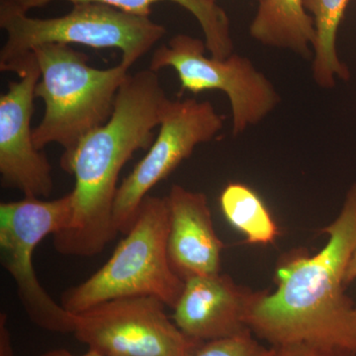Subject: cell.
Masks as SVG:
<instances>
[{
  "label": "cell",
  "instance_id": "cell-19",
  "mask_svg": "<svg viewBox=\"0 0 356 356\" xmlns=\"http://www.w3.org/2000/svg\"><path fill=\"white\" fill-rule=\"evenodd\" d=\"M0 356H14L6 314H1L0 316Z\"/></svg>",
  "mask_w": 356,
  "mask_h": 356
},
{
  "label": "cell",
  "instance_id": "cell-14",
  "mask_svg": "<svg viewBox=\"0 0 356 356\" xmlns=\"http://www.w3.org/2000/svg\"><path fill=\"white\" fill-rule=\"evenodd\" d=\"M250 34L264 46L309 58L316 40L315 22L304 0H261Z\"/></svg>",
  "mask_w": 356,
  "mask_h": 356
},
{
  "label": "cell",
  "instance_id": "cell-10",
  "mask_svg": "<svg viewBox=\"0 0 356 356\" xmlns=\"http://www.w3.org/2000/svg\"><path fill=\"white\" fill-rule=\"evenodd\" d=\"M1 72H15L0 96V177L2 186L17 189L30 197H49L54 189L51 168L36 147L31 127L35 88L40 70L32 53L13 60Z\"/></svg>",
  "mask_w": 356,
  "mask_h": 356
},
{
  "label": "cell",
  "instance_id": "cell-17",
  "mask_svg": "<svg viewBox=\"0 0 356 356\" xmlns=\"http://www.w3.org/2000/svg\"><path fill=\"white\" fill-rule=\"evenodd\" d=\"M269 346H264L248 331L238 336L201 343L191 356H267Z\"/></svg>",
  "mask_w": 356,
  "mask_h": 356
},
{
  "label": "cell",
  "instance_id": "cell-18",
  "mask_svg": "<svg viewBox=\"0 0 356 356\" xmlns=\"http://www.w3.org/2000/svg\"><path fill=\"white\" fill-rule=\"evenodd\" d=\"M267 356H356V355L341 348H332V346L297 343L269 346V353Z\"/></svg>",
  "mask_w": 356,
  "mask_h": 356
},
{
  "label": "cell",
  "instance_id": "cell-15",
  "mask_svg": "<svg viewBox=\"0 0 356 356\" xmlns=\"http://www.w3.org/2000/svg\"><path fill=\"white\" fill-rule=\"evenodd\" d=\"M350 0H304L313 15L316 40L313 44L312 72L314 81L322 88H332L336 79L348 81L350 70L339 57L337 36L339 25Z\"/></svg>",
  "mask_w": 356,
  "mask_h": 356
},
{
  "label": "cell",
  "instance_id": "cell-1",
  "mask_svg": "<svg viewBox=\"0 0 356 356\" xmlns=\"http://www.w3.org/2000/svg\"><path fill=\"white\" fill-rule=\"evenodd\" d=\"M327 236L314 255H285L276 268V289L264 290L248 315V330L269 346L306 343L356 355V301L346 294V271L356 247V182Z\"/></svg>",
  "mask_w": 356,
  "mask_h": 356
},
{
  "label": "cell",
  "instance_id": "cell-16",
  "mask_svg": "<svg viewBox=\"0 0 356 356\" xmlns=\"http://www.w3.org/2000/svg\"><path fill=\"white\" fill-rule=\"evenodd\" d=\"M222 214L250 245L275 242L280 229L261 196L247 184L231 182L220 195Z\"/></svg>",
  "mask_w": 356,
  "mask_h": 356
},
{
  "label": "cell",
  "instance_id": "cell-22",
  "mask_svg": "<svg viewBox=\"0 0 356 356\" xmlns=\"http://www.w3.org/2000/svg\"><path fill=\"white\" fill-rule=\"evenodd\" d=\"M205 1H210V2H216V0H205ZM257 1H261V0H257Z\"/></svg>",
  "mask_w": 356,
  "mask_h": 356
},
{
  "label": "cell",
  "instance_id": "cell-8",
  "mask_svg": "<svg viewBox=\"0 0 356 356\" xmlns=\"http://www.w3.org/2000/svg\"><path fill=\"white\" fill-rule=\"evenodd\" d=\"M165 307L154 297L103 302L74 314L72 334L103 356H191L201 343L185 336Z\"/></svg>",
  "mask_w": 356,
  "mask_h": 356
},
{
  "label": "cell",
  "instance_id": "cell-21",
  "mask_svg": "<svg viewBox=\"0 0 356 356\" xmlns=\"http://www.w3.org/2000/svg\"><path fill=\"white\" fill-rule=\"evenodd\" d=\"M344 281H346V285L350 284V283L356 281V247L355 250H353V254H351L350 262H348Z\"/></svg>",
  "mask_w": 356,
  "mask_h": 356
},
{
  "label": "cell",
  "instance_id": "cell-23",
  "mask_svg": "<svg viewBox=\"0 0 356 356\" xmlns=\"http://www.w3.org/2000/svg\"><path fill=\"white\" fill-rule=\"evenodd\" d=\"M113 356H116V355H113Z\"/></svg>",
  "mask_w": 356,
  "mask_h": 356
},
{
  "label": "cell",
  "instance_id": "cell-2",
  "mask_svg": "<svg viewBox=\"0 0 356 356\" xmlns=\"http://www.w3.org/2000/svg\"><path fill=\"white\" fill-rule=\"evenodd\" d=\"M168 96L151 69L128 74L117 95L113 113L104 125L83 138L60 165L74 175L72 220L54 236L60 254L93 257L116 236L113 208L119 175L134 154L154 140Z\"/></svg>",
  "mask_w": 356,
  "mask_h": 356
},
{
  "label": "cell",
  "instance_id": "cell-13",
  "mask_svg": "<svg viewBox=\"0 0 356 356\" xmlns=\"http://www.w3.org/2000/svg\"><path fill=\"white\" fill-rule=\"evenodd\" d=\"M60 0H0V9L28 13L39 7ZM72 4L93 2L105 4L134 15L149 17L152 7L161 1L179 4L197 19L205 37L206 48L212 57L225 58L233 54L234 44L229 33L228 15L216 2L205 0H65Z\"/></svg>",
  "mask_w": 356,
  "mask_h": 356
},
{
  "label": "cell",
  "instance_id": "cell-5",
  "mask_svg": "<svg viewBox=\"0 0 356 356\" xmlns=\"http://www.w3.org/2000/svg\"><path fill=\"white\" fill-rule=\"evenodd\" d=\"M72 6L65 15L44 19L0 9V27L7 36L0 51V67L38 47L60 44L118 49L122 64L131 69L166 33L163 26L149 17L105 4L83 2Z\"/></svg>",
  "mask_w": 356,
  "mask_h": 356
},
{
  "label": "cell",
  "instance_id": "cell-7",
  "mask_svg": "<svg viewBox=\"0 0 356 356\" xmlns=\"http://www.w3.org/2000/svg\"><path fill=\"white\" fill-rule=\"evenodd\" d=\"M205 42L179 34L154 51L149 69L172 67L181 92L219 90L228 96L234 135H241L266 118L280 103L275 86L248 58L232 54L207 57Z\"/></svg>",
  "mask_w": 356,
  "mask_h": 356
},
{
  "label": "cell",
  "instance_id": "cell-6",
  "mask_svg": "<svg viewBox=\"0 0 356 356\" xmlns=\"http://www.w3.org/2000/svg\"><path fill=\"white\" fill-rule=\"evenodd\" d=\"M72 192L54 200L24 196L0 204L1 262L15 281L21 304L30 320L46 331L72 334L76 315L58 305L42 287L33 266V254L46 236L69 226Z\"/></svg>",
  "mask_w": 356,
  "mask_h": 356
},
{
  "label": "cell",
  "instance_id": "cell-12",
  "mask_svg": "<svg viewBox=\"0 0 356 356\" xmlns=\"http://www.w3.org/2000/svg\"><path fill=\"white\" fill-rule=\"evenodd\" d=\"M165 199L168 254L175 273L184 281L221 273L225 243L215 231L205 194L173 185Z\"/></svg>",
  "mask_w": 356,
  "mask_h": 356
},
{
  "label": "cell",
  "instance_id": "cell-9",
  "mask_svg": "<svg viewBox=\"0 0 356 356\" xmlns=\"http://www.w3.org/2000/svg\"><path fill=\"white\" fill-rule=\"evenodd\" d=\"M222 126V116L209 102L194 98L170 100L161 117L158 136L146 156L117 189L113 208L115 231L127 234L149 191L188 159L198 145L214 139Z\"/></svg>",
  "mask_w": 356,
  "mask_h": 356
},
{
  "label": "cell",
  "instance_id": "cell-4",
  "mask_svg": "<svg viewBox=\"0 0 356 356\" xmlns=\"http://www.w3.org/2000/svg\"><path fill=\"white\" fill-rule=\"evenodd\" d=\"M125 235L104 266L64 293L65 310L79 314L103 302L128 297H154L175 308L184 280L175 273L168 259L165 197L147 195Z\"/></svg>",
  "mask_w": 356,
  "mask_h": 356
},
{
  "label": "cell",
  "instance_id": "cell-11",
  "mask_svg": "<svg viewBox=\"0 0 356 356\" xmlns=\"http://www.w3.org/2000/svg\"><path fill=\"white\" fill-rule=\"evenodd\" d=\"M264 290L238 284L221 273L184 281L172 320L197 343L238 336L250 331L247 321Z\"/></svg>",
  "mask_w": 356,
  "mask_h": 356
},
{
  "label": "cell",
  "instance_id": "cell-3",
  "mask_svg": "<svg viewBox=\"0 0 356 356\" xmlns=\"http://www.w3.org/2000/svg\"><path fill=\"white\" fill-rule=\"evenodd\" d=\"M31 53L40 70L35 96L44 104L43 119L33 131L35 145L42 151L58 144L63 154H69L109 120L130 67L120 63L96 69L88 65L86 54L67 44H44Z\"/></svg>",
  "mask_w": 356,
  "mask_h": 356
},
{
  "label": "cell",
  "instance_id": "cell-20",
  "mask_svg": "<svg viewBox=\"0 0 356 356\" xmlns=\"http://www.w3.org/2000/svg\"><path fill=\"white\" fill-rule=\"evenodd\" d=\"M40 356H103L100 355L97 351L88 350L83 355H74V353H70V351L65 350V348H57V350H51L49 351H46V353H43Z\"/></svg>",
  "mask_w": 356,
  "mask_h": 356
}]
</instances>
